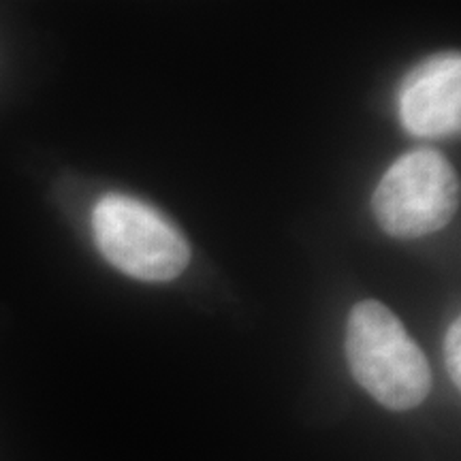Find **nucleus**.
I'll return each mask as SVG.
<instances>
[{
	"instance_id": "nucleus-2",
	"label": "nucleus",
	"mask_w": 461,
	"mask_h": 461,
	"mask_svg": "<svg viewBox=\"0 0 461 461\" xmlns=\"http://www.w3.org/2000/svg\"><path fill=\"white\" fill-rule=\"evenodd\" d=\"M95 241L115 269L143 282L177 278L190 263V246L163 214L143 201L105 194L92 214Z\"/></svg>"
},
{
	"instance_id": "nucleus-5",
	"label": "nucleus",
	"mask_w": 461,
	"mask_h": 461,
	"mask_svg": "<svg viewBox=\"0 0 461 461\" xmlns=\"http://www.w3.org/2000/svg\"><path fill=\"white\" fill-rule=\"evenodd\" d=\"M445 359H447V370L448 376L453 378L455 387L461 384V322L455 321L448 327L447 342H445Z\"/></svg>"
},
{
	"instance_id": "nucleus-1",
	"label": "nucleus",
	"mask_w": 461,
	"mask_h": 461,
	"mask_svg": "<svg viewBox=\"0 0 461 461\" xmlns=\"http://www.w3.org/2000/svg\"><path fill=\"white\" fill-rule=\"evenodd\" d=\"M346 359L357 383L389 411H411L431 391V367L387 305L361 302L346 327Z\"/></svg>"
},
{
	"instance_id": "nucleus-3",
	"label": "nucleus",
	"mask_w": 461,
	"mask_h": 461,
	"mask_svg": "<svg viewBox=\"0 0 461 461\" xmlns=\"http://www.w3.org/2000/svg\"><path fill=\"white\" fill-rule=\"evenodd\" d=\"M459 205V180L436 149H414L391 165L374 193V216L384 233L423 238L451 222Z\"/></svg>"
},
{
	"instance_id": "nucleus-4",
	"label": "nucleus",
	"mask_w": 461,
	"mask_h": 461,
	"mask_svg": "<svg viewBox=\"0 0 461 461\" xmlns=\"http://www.w3.org/2000/svg\"><path fill=\"white\" fill-rule=\"evenodd\" d=\"M400 118L417 137H445L461 124V58L448 51L429 58L403 79Z\"/></svg>"
}]
</instances>
